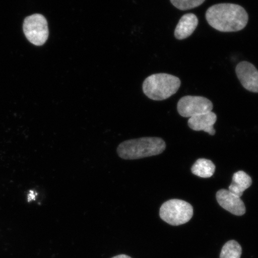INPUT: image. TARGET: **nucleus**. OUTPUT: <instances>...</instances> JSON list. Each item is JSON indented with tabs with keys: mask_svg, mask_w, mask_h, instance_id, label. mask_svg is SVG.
I'll return each instance as SVG.
<instances>
[{
	"mask_svg": "<svg viewBox=\"0 0 258 258\" xmlns=\"http://www.w3.org/2000/svg\"><path fill=\"white\" fill-rule=\"evenodd\" d=\"M213 104L209 99L202 96H183L177 103V111L183 117L194 116L212 111Z\"/></svg>",
	"mask_w": 258,
	"mask_h": 258,
	"instance_id": "423d86ee",
	"label": "nucleus"
},
{
	"mask_svg": "<svg viewBox=\"0 0 258 258\" xmlns=\"http://www.w3.org/2000/svg\"><path fill=\"white\" fill-rule=\"evenodd\" d=\"M206 19L212 28L219 31L237 32L246 27L249 16L240 5L221 3L208 9Z\"/></svg>",
	"mask_w": 258,
	"mask_h": 258,
	"instance_id": "f257e3e1",
	"label": "nucleus"
},
{
	"mask_svg": "<svg viewBox=\"0 0 258 258\" xmlns=\"http://www.w3.org/2000/svg\"><path fill=\"white\" fill-rule=\"evenodd\" d=\"M172 5L181 11L198 8L206 0H170Z\"/></svg>",
	"mask_w": 258,
	"mask_h": 258,
	"instance_id": "4468645a",
	"label": "nucleus"
},
{
	"mask_svg": "<svg viewBox=\"0 0 258 258\" xmlns=\"http://www.w3.org/2000/svg\"><path fill=\"white\" fill-rule=\"evenodd\" d=\"M192 216V206L181 200H170L164 203L160 209L161 219L173 226L186 224Z\"/></svg>",
	"mask_w": 258,
	"mask_h": 258,
	"instance_id": "20e7f679",
	"label": "nucleus"
},
{
	"mask_svg": "<svg viewBox=\"0 0 258 258\" xmlns=\"http://www.w3.org/2000/svg\"><path fill=\"white\" fill-rule=\"evenodd\" d=\"M23 28L26 37L35 46H42L48 39L47 21L42 15L34 14L26 18Z\"/></svg>",
	"mask_w": 258,
	"mask_h": 258,
	"instance_id": "39448f33",
	"label": "nucleus"
},
{
	"mask_svg": "<svg viewBox=\"0 0 258 258\" xmlns=\"http://www.w3.org/2000/svg\"><path fill=\"white\" fill-rule=\"evenodd\" d=\"M217 120V115L211 111L189 118L188 124L194 131H203L209 135H214L216 132L214 125Z\"/></svg>",
	"mask_w": 258,
	"mask_h": 258,
	"instance_id": "1a4fd4ad",
	"label": "nucleus"
},
{
	"mask_svg": "<svg viewBox=\"0 0 258 258\" xmlns=\"http://www.w3.org/2000/svg\"><path fill=\"white\" fill-rule=\"evenodd\" d=\"M241 247L237 241L230 240L224 244L221 251L220 258H240Z\"/></svg>",
	"mask_w": 258,
	"mask_h": 258,
	"instance_id": "ddd939ff",
	"label": "nucleus"
},
{
	"mask_svg": "<svg viewBox=\"0 0 258 258\" xmlns=\"http://www.w3.org/2000/svg\"><path fill=\"white\" fill-rule=\"evenodd\" d=\"M217 200L222 208L232 214L242 216L246 213V208L240 198L229 190H219L217 193Z\"/></svg>",
	"mask_w": 258,
	"mask_h": 258,
	"instance_id": "6e6552de",
	"label": "nucleus"
},
{
	"mask_svg": "<svg viewBox=\"0 0 258 258\" xmlns=\"http://www.w3.org/2000/svg\"><path fill=\"white\" fill-rule=\"evenodd\" d=\"M112 258H132L131 257L126 255V254H119V255L112 257Z\"/></svg>",
	"mask_w": 258,
	"mask_h": 258,
	"instance_id": "2eb2a0df",
	"label": "nucleus"
},
{
	"mask_svg": "<svg viewBox=\"0 0 258 258\" xmlns=\"http://www.w3.org/2000/svg\"><path fill=\"white\" fill-rule=\"evenodd\" d=\"M192 173L196 176L208 178L214 175L215 166L212 161L201 159L196 161L191 168Z\"/></svg>",
	"mask_w": 258,
	"mask_h": 258,
	"instance_id": "f8f14e48",
	"label": "nucleus"
},
{
	"mask_svg": "<svg viewBox=\"0 0 258 258\" xmlns=\"http://www.w3.org/2000/svg\"><path fill=\"white\" fill-rule=\"evenodd\" d=\"M251 183L252 180L249 175L244 171H238L234 174L231 184L229 186V191L240 198Z\"/></svg>",
	"mask_w": 258,
	"mask_h": 258,
	"instance_id": "9b49d317",
	"label": "nucleus"
},
{
	"mask_svg": "<svg viewBox=\"0 0 258 258\" xmlns=\"http://www.w3.org/2000/svg\"><path fill=\"white\" fill-rule=\"evenodd\" d=\"M166 145L162 139L144 137L122 142L118 145V156L124 160H137L157 156L165 150Z\"/></svg>",
	"mask_w": 258,
	"mask_h": 258,
	"instance_id": "f03ea898",
	"label": "nucleus"
},
{
	"mask_svg": "<svg viewBox=\"0 0 258 258\" xmlns=\"http://www.w3.org/2000/svg\"><path fill=\"white\" fill-rule=\"evenodd\" d=\"M235 72L244 88L258 93V70L253 64L243 61L237 64Z\"/></svg>",
	"mask_w": 258,
	"mask_h": 258,
	"instance_id": "0eeeda50",
	"label": "nucleus"
},
{
	"mask_svg": "<svg viewBox=\"0 0 258 258\" xmlns=\"http://www.w3.org/2000/svg\"><path fill=\"white\" fill-rule=\"evenodd\" d=\"M199 24L196 15L187 14L182 16L175 30V37L177 40H182L191 35Z\"/></svg>",
	"mask_w": 258,
	"mask_h": 258,
	"instance_id": "9d476101",
	"label": "nucleus"
},
{
	"mask_svg": "<svg viewBox=\"0 0 258 258\" xmlns=\"http://www.w3.org/2000/svg\"><path fill=\"white\" fill-rule=\"evenodd\" d=\"M180 85L181 82L178 77L159 73L148 77L144 82L143 89L148 98L154 101H163L175 94Z\"/></svg>",
	"mask_w": 258,
	"mask_h": 258,
	"instance_id": "7ed1b4c3",
	"label": "nucleus"
}]
</instances>
